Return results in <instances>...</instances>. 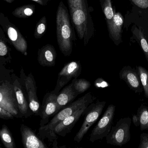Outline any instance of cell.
<instances>
[{"label": "cell", "instance_id": "6da1fadb", "mask_svg": "<svg viewBox=\"0 0 148 148\" xmlns=\"http://www.w3.org/2000/svg\"><path fill=\"white\" fill-rule=\"evenodd\" d=\"M67 4L72 23L86 46L95 32L91 16L93 8L89 7L88 0H67Z\"/></svg>", "mask_w": 148, "mask_h": 148}, {"label": "cell", "instance_id": "7a4b0ae2", "mask_svg": "<svg viewBox=\"0 0 148 148\" xmlns=\"http://www.w3.org/2000/svg\"><path fill=\"white\" fill-rule=\"evenodd\" d=\"M71 22L68 9L64 2L60 1L56 13V33L60 50L66 57L71 54L73 42L77 39Z\"/></svg>", "mask_w": 148, "mask_h": 148}, {"label": "cell", "instance_id": "3957f363", "mask_svg": "<svg viewBox=\"0 0 148 148\" xmlns=\"http://www.w3.org/2000/svg\"><path fill=\"white\" fill-rule=\"evenodd\" d=\"M96 99L91 92H88L63 108L53 116L47 124L40 126L38 132L40 138L42 140L47 138L49 142H53V144L57 143L58 138L54 133V129L56 126L85 105L93 103Z\"/></svg>", "mask_w": 148, "mask_h": 148}, {"label": "cell", "instance_id": "277c9868", "mask_svg": "<svg viewBox=\"0 0 148 148\" xmlns=\"http://www.w3.org/2000/svg\"><path fill=\"white\" fill-rule=\"evenodd\" d=\"M0 79V107L12 114L14 117L22 118L13 84L12 75L1 77Z\"/></svg>", "mask_w": 148, "mask_h": 148}, {"label": "cell", "instance_id": "5b68a950", "mask_svg": "<svg viewBox=\"0 0 148 148\" xmlns=\"http://www.w3.org/2000/svg\"><path fill=\"white\" fill-rule=\"evenodd\" d=\"M131 121L129 117L120 119L106 137V143L120 147L128 143L131 138Z\"/></svg>", "mask_w": 148, "mask_h": 148}, {"label": "cell", "instance_id": "8992f818", "mask_svg": "<svg viewBox=\"0 0 148 148\" xmlns=\"http://www.w3.org/2000/svg\"><path fill=\"white\" fill-rule=\"evenodd\" d=\"M0 25L5 32L7 34L11 45L17 51L26 56L28 49L26 40L18 28L2 13L0 14Z\"/></svg>", "mask_w": 148, "mask_h": 148}, {"label": "cell", "instance_id": "52a82bcc", "mask_svg": "<svg viewBox=\"0 0 148 148\" xmlns=\"http://www.w3.org/2000/svg\"><path fill=\"white\" fill-rule=\"evenodd\" d=\"M106 104L105 101L98 100L95 103H92L87 108L85 114L83 124L74 138V141L80 143L90 127L97 122L103 112Z\"/></svg>", "mask_w": 148, "mask_h": 148}, {"label": "cell", "instance_id": "ba28073f", "mask_svg": "<svg viewBox=\"0 0 148 148\" xmlns=\"http://www.w3.org/2000/svg\"><path fill=\"white\" fill-rule=\"evenodd\" d=\"M20 78L26 92L29 106L34 116H40L41 105L37 96L36 81L32 73L31 72L27 76L22 68L20 71Z\"/></svg>", "mask_w": 148, "mask_h": 148}, {"label": "cell", "instance_id": "9c48e42d", "mask_svg": "<svg viewBox=\"0 0 148 148\" xmlns=\"http://www.w3.org/2000/svg\"><path fill=\"white\" fill-rule=\"evenodd\" d=\"M115 110L116 106L114 105L108 106L102 118L92 131L90 137L91 142L94 143L107 136L112 127Z\"/></svg>", "mask_w": 148, "mask_h": 148}, {"label": "cell", "instance_id": "30bf717a", "mask_svg": "<svg viewBox=\"0 0 148 148\" xmlns=\"http://www.w3.org/2000/svg\"><path fill=\"white\" fill-rule=\"evenodd\" d=\"M82 66L79 61H72L66 63L59 73L54 90L59 93L61 89L72 79L77 78L81 74Z\"/></svg>", "mask_w": 148, "mask_h": 148}, {"label": "cell", "instance_id": "8fae6325", "mask_svg": "<svg viewBox=\"0 0 148 148\" xmlns=\"http://www.w3.org/2000/svg\"><path fill=\"white\" fill-rule=\"evenodd\" d=\"M59 93L54 90L48 92L45 95L41 104V118L40 125L44 126L49 122L51 117L54 116L57 113L58 105L57 99Z\"/></svg>", "mask_w": 148, "mask_h": 148}, {"label": "cell", "instance_id": "7c38bea8", "mask_svg": "<svg viewBox=\"0 0 148 148\" xmlns=\"http://www.w3.org/2000/svg\"><path fill=\"white\" fill-rule=\"evenodd\" d=\"M12 77L21 114L22 117L27 118L33 114L30 109L23 83L20 78L17 77L15 74H12Z\"/></svg>", "mask_w": 148, "mask_h": 148}, {"label": "cell", "instance_id": "4fadbf2b", "mask_svg": "<svg viewBox=\"0 0 148 148\" xmlns=\"http://www.w3.org/2000/svg\"><path fill=\"white\" fill-rule=\"evenodd\" d=\"M90 103L85 105L77 110L71 116L64 119L56 126L54 129L55 136L64 137L71 131L73 128L82 115H85L87 108Z\"/></svg>", "mask_w": 148, "mask_h": 148}, {"label": "cell", "instance_id": "5bb4252c", "mask_svg": "<svg viewBox=\"0 0 148 148\" xmlns=\"http://www.w3.org/2000/svg\"><path fill=\"white\" fill-rule=\"evenodd\" d=\"M119 77L136 93L143 92V88L136 68H132L130 66H125L119 71Z\"/></svg>", "mask_w": 148, "mask_h": 148}, {"label": "cell", "instance_id": "9a60e30c", "mask_svg": "<svg viewBox=\"0 0 148 148\" xmlns=\"http://www.w3.org/2000/svg\"><path fill=\"white\" fill-rule=\"evenodd\" d=\"M21 140L25 148H47L46 145L36 135L35 132L28 126L22 124L20 127Z\"/></svg>", "mask_w": 148, "mask_h": 148}, {"label": "cell", "instance_id": "2e32d148", "mask_svg": "<svg viewBox=\"0 0 148 148\" xmlns=\"http://www.w3.org/2000/svg\"><path fill=\"white\" fill-rule=\"evenodd\" d=\"M114 16L111 22L107 25L109 35L115 45H118L121 42L122 27L124 18L120 13L116 12L114 8Z\"/></svg>", "mask_w": 148, "mask_h": 148}, {"label": "cell", "instance_id": "e0dca14e", "mask_svg": "<svg viewBox=\"0 0 148 148\" xmlns=\"http://www.w3.org/2000/svg\"><path fill=\"white\" fill-rule=\"evenodd\" d=\"M73 79L71 83L59 92L57 97V113L63 108L74 101L79 94L75 90Z\"/></svg>", "mask_w": 148, "mask_h": 148}, {"label": "cell", "instance_id": "ac0fdd59", "mask_svg": "<svg viewBox=\"0 0 148 148\" xmlns=\"http://www.w3.org/2000/svg\"><path fill=\"white\" fill-rule=\"evenodd\" d=\"M57 52L53 46L47 44L39 49L38 60L40 65L52 67L56 64Z\"/></svg>", "mask_w": 148, "mask_h": 148}, {"label": "cell", "instance_id": "d6986e66", "mask_svg": "<svg viewBox=\"0 0 148 148\" xmlns=\"http://www.w3.org/2000/svg\"><path fill=\"white\" fill-rule=\"evenodd\" d=\"M11 44L9 39L6 37L2 27L0 28V66H5L11 62V48L8 45Z\"/></svg>", "mask_w": 148, "mask_h": 148}, {"label": "cell", "instance_id": "ffe728a7", "mask_svg": "<svg viewBox=\"0 0 148 148\" xmlns=\"http://www.w3.org/2000/svg\"><path fill=\"white\" fill-rule=\"evenodd\" d=\"M135 116L137 121V126H139L140 130H148V106L142 104Z\"/></svg>", "mask_w": 148, "mask_h": 148}, {"label": "cell", "instance_id": "44dd1931", "mask_svg": "<svg viewBox=\"0 0 148 148\" xmlns=\"http://www.w3.org/2000/svg\"><path fill=\"white\" fill-rule=\"evenodd\" d=\"M0 137L2 143L6 148H15V141L7 126L3 125L0 130Z\"/></svg>", "mask_w": 148, "mask_h": 148}, {"label": "cell", "instance_id": "7402d4cb", "mask_svg": "<svg viewBox=\"0 0 148 148\" xmlns=\"http://www.w3.org/2000/svg\"><path fill=\"white\" fill-rule=\"evenodd\" d=\"M35 9V6L34 5H24L16 8L12 12V14L17 18H26L33 15Z\"/></svg>", "mask_w": 148, "mask_h": 148}, {"label": "cell", "instance_id": "603a6c76", "mask_svg": "<svg viewBox=\"0 0 148 148\" xmlns=\"http://www.w3.org/2000/svg\"><path fill=\"white\" fill-rule=\"evenodd\" d=\"M102 11L104 14L107 25L111 22L114 16V10L111 0H99Z\"/></svg>", "mask_w": 148, "mask_h": 148}, {"label": "cell", "instance_id": "cb8c5ba5", "mask_svg": "<svg viewBox=\"0 0 148 148\" xmlns=\"http://www.w3.org/2000/svg\"><path fill=\"white\" fill-rule=\"evenodd\" d=\"M143 88L145 97L148 98V71L141 66L136 67Z\"/></svg>", "mask_w": 148, "mask_h": 148}, {"label": "cell", "instance_id": "d4e9b609", "mask_svg": "<svg viewBox=\"0 0 148 148\" xmlns=\"http://www.w3.org/2000/svg\"><path fill=\"white\" fill-rule=\"evenodd\" d=\"M73 79L74 82V89L79 95L87 91L91 85L90 82L85 79L75 78Z\"/></svg>", "mask_w": 148, "mask_h": 148}, {"label": "cell", "instance_id": "484cf974", "mask_svg": "<svg viewBox=\"0 0 148 148\" xmlns=\"http://www.w3.org/2000/svg\"><path fill=\"white\" fill-rule=\"evenodd\" d=\"M47 18L46 16L42 17L37 23L34 31V36L36 39H40L45 33L47 28Z\"/></svg>", "mask_w": 148, "mask_h": 148}, {"label": "cell", "instance_id": "4316f807", "mask_svg": "<svg viewBox=\"0 0 148 148\" xmlns=\"http://www.w3.org/2000/svg\"><path fill=\"white\" fill-rule=\"evenodd\" d=\"M138 32V38L139 40L140 47L143 52L145 56V58L148 63V44L147 40L145 39L143 33L141 30H137Z\"/></svg>", "mask_w": 148, "mask_h": 148}, {"label": "cell", "instance_id": "83f0119b", "mask_svg": "<svg viewBox=\"0 0 148 148\" xmlns=\"http://www.w3.org/2000/svg\"><path fill=\"white\" fill-rule=\"evenodd\" d=\"M94 85L97 89H103L107 88L110 86L107 81H106L103 78L99 77L97 78L94 81Z\"/></svg>", "mask_w": 148, "mask_h": 148}, {"label": "cell", "instance_id": "f1b7e54d", "mask_svg": "<svg viewBox=\"0 0 148 148\" xmlns=\"http://www.w3.org/2000/svg\"><path fill=\"white\" fill-rule=\"evenodd\" d=\"M130 1L141 9L145 10L148 8V0H130Z\"/></svg>", "mask_w": 148, "mask_h": 148}, {"label": "cell", "instance_id": "f546056e", "mask_svg": "<svg viewBox=\"0 0 148 148\" xmlns=\"http://www.w3.org/2000/svg\"><path fill=\"white\" fill-rule=\"evenodd\" d=\"M140 143L138 148H148V134L142 133L140 135Z\"/></svg>", "mask_w": 148, "mask_h": 148}, {"label": "cell", "instance_id": "4dcf8cb0", "mask_svg": "<svg viewBox=\"0 0 148 148\" xmlns=\"http://www.w3.org/2000/svg\"><path fill=\"white\" fill-rule=\"evenodd\" d=\"M0 118L3 119H14V116L2 107H0Z\"/></svg>", "mask_w": 148, "mask_h": 148}, {"label": "cell", "instance_id": "1f68e13d", "mask_svg": "<svg viewBox=\"0 0 148 148\" xmlns=\"http://www.w3.org/2000/svg\"><path fill=\"white\" fill-rule=\"evenodd\" d=\"M42 6L47 5L51 0H32Z\"/></svg>", "mask_w": 148, "mask_h": 148}, {"label": "cell", "instance_id": "d6a6232c", "mask_svg": "<svg viewBox=\"0 0 148 148\" xmlns=\"http://www.w3.org/2000/svg\"><path fill=\"white\" fill-rule=\"evenodd\" d=\"M4 1H5L6 2H8V3L11 4V3H12L13 2H14V0H4Z\"/></svg>", "mask_w": 148, "mask_h": 148}]
</instances>
